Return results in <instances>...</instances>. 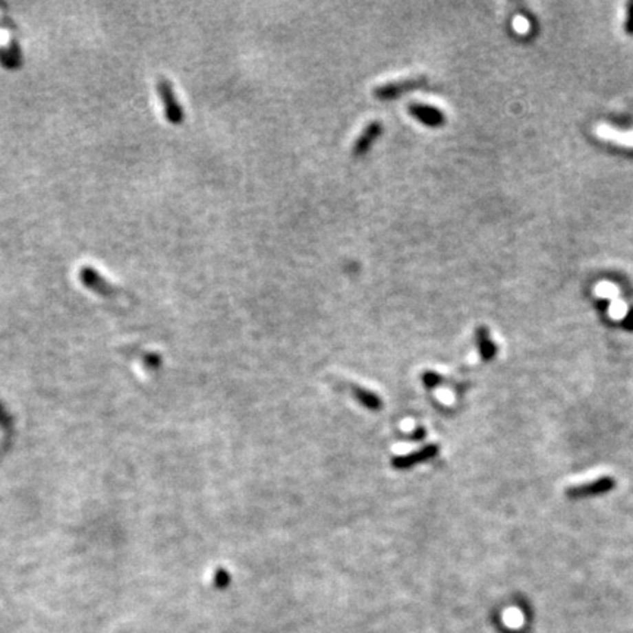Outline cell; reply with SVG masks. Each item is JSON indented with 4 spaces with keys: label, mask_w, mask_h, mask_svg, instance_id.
Returning a JSON list of instances; mask_svg holds the SVG:
<instances>
[{
    "label": "cell",
    "mask_w": 633,
    "mask_h": 633,
    "mask_svg": "<svg viewBox=\"0 0 633 633\" xmlns=\"http://www.w3.org/2000/svg\"><path fill=\"white\" fill-rule=\"evenodd\" d=\"M623 324H625V327H627L629 330H633V310L626 315Z\"/></svg>",
    "instance_id": "obj_12"
},
{
    "label": "cell",
    "mask_w": 633,
    "mask_h": 633,
    "mask_svg": "<svg viewBox=\"0 0 633 633\" xmlns=\"http://www.w3.org/2000/svg\"><path fill=\"white\" fill-rule=\"evenodd\" d=\"M427 83L425 76H408L398 79V81H391L387 84H383L374 89V97L380 101H391L399 97H403L415 89L424 87Z\"/></svg>",
    "instance_id": "obj_1"
},
{
    "label": "cell",
    "mask_w": 633,
    "mask_h": 633,
    "mask_svg": "<svg viewBox=\"0 0 633 633\" xmlns=\"http://www.w3.org/2000/svg\"><path fill=\"white\" fill-rule=\"evenodd\" d=\"M354 394H355V398L363 403L365 408L368 409H372V411H377L381 408V400L377 394L374 393H371L363 387H358V386H354Z\"/></svg>",
    "instance_id": "obj_8"
},
{
    "label": "cell",
    "mask_w": 633,
    "mask_h": 633,
    "mask_svg": "<svg viewBox=\"0 0 633 633\" xmlns=\"http://www.w3.org/2000/svg\"><path fill=\"white\" fill-rule=\"evenodd\" d=\"M408 113L416 122H420L427 128H440L446 123L444 113L431 105L414 101V103L408 105Z\"/></svg>",
    "instance_id": "obj_3"
},
{
    "label": "cell",
    "mask_w": 633,
    "mask_h": 633,
    "mask_svg": "<svg viewBox=\"0 0 633 633\" xmlns=\"http://www.w3.org/2000/svg\"><path fill=\"white\" fill-rule=\"evenodd\" d=\"M381 135H383L381 122L374 120V122L368 123V125L363 129V132L359 133V137L356 138L352 147V155L359 158V157H364L365 154H368L371 147L378 141Z\"/></svg>",
    "instance_id": "obj_4"
},
{
    "label": "cell",
    "mask_w": 633,
    "mask_h": 633,
    "mask_svg": "<svg viewBox=\"0 0 633 633\" xmlns=\"http://www.w3.org/2000/svg\"><path fill=\"white\" fill-rule=\"evenodd\" d=\"M157 92L163 103V110L166 119L172 123V125H180L184 122V109L180 106L179 100L173 92L172 84L169 83L166 78H158L157 81Z\"/></svg>",
    "instance_id": "obj_2"
},
{
    "label": "cell",
    "mask_w": 633,
    "mask_h": 633,
    "mask_svg": "<svg viewBox=\"0 0 633 633\" xmlns=\"http://www.w3.org/2000/svg\"><path fill=\"white\" fill-rule=\"evenodd\" d=\"M614 481L612 478H601L591 484L579 485V487H573L569 490V495L573 497H583V495H592V494H601L613 489Z\"/></svg>",
    "instance_id": "obj_6"
},
{
    "label": "cell",
    "mask_w": 633,
    "mask_h": 633,
    "mask_svg": "<svg viewBox=\"0 0 633 633\" xmlns=\"http://www.w3.org/2000/svg\"><path fill=\"white\" fill-rule=\"evenodd\" d=\"M477 343L480 347V354L484 359H491L495 355V345L490 339L489 330L485 327H478L477 330Z\"/></svg>",
    "instance_id": "obj_7"
},
{
    "label": "cell",
    "mask_w": 633,
    "mask_h": 633,
    "mask_svg": "<svg viewBox=\"0 0 633 633\" xmlns=\"http://www.w3.org/2000/svg\"><path fill=\"white\" fill-rule=\"evenodd\" d=\"M625 31L627 34H633V2L627 3V15H626Z\"/></svg>",
    "instance_id": "obj_10"
},
{
    "label": "cell",
    "mask_w": 633,
    "mask_h": 633,
    "mask_svg": "<svg viewBox=\"0 0 633 633\" xmlns=\"http://www.w3.org/2000/svg\"><path fill=\"white\" fill-rule=\"evenodd\" d=\"M440 380H442V378H440L438 374H434V372H425L424 378H422V381H424V384L427 387L437 386V384L440 383Z\"/></svg>",
    "instance_id": "obj_9"
},
{
    "label": "cell",
    "mask_w": 633,
    "mask_h": 633,
    "mask_svg": "<svg viewBox=\"0 0 633 633\" xmlns=\"http://www.w3.org/2000/svg\"><path fill=\"white\" fill-rule=\"evenodd\" d=\"M438 453V446L437 444H428L420 451H415V453L411 455H405V456H398L391 460V465L396 469H406L409 466L416 465V463L425 462L428 459L434 458Z\"/></svg>",
    "instance_id": "obj_5"
},
{
    "label": "cell",
    "mask_w": 633,
    "mask_h": 633,
    "mask_svg": "<svg viewBox=\"0 0 633 633\" xmlns=\"http://www.w3.org/2000/svg\"><path fill=\"white\" fill-rule=\"evenodd\" d=\"M228 582H229V575L226 573L224 570H219V573H217V585L226 586V583H228Z\"/></svg>",
    "instance_id": "obj_11"
}]
</instances>
